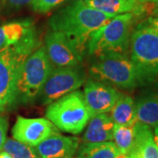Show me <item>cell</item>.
I'll use <instances>...</instances> for the list:
<instances>
[{"label":"cell","instance_id":"cell-1","mask_svg":"<svg viewBox=\"0 0 158 158\" xmlns=\"http://www.w3.org/2000/svg\"><path fill=\"white\" fill-rule=\"evenodd\" d=\"M113 17L88 6L84 0H79L56 12L49 19V26L52 30L64 34L83 55L90 34Z\"/></svg>","mask_w":158,"mask_h":158},{"label":"cell","instance_id":"cell-2","mask_svg":"<svg viewBox=\"0 0 158 158\" xmlns=\"http://www.w3.org/2000/svg\"><path fill=\"white\" fill-rule=\"evenodd\" d=\"M39 43L33 28L17 44L0 51V112L16 100L17 82L21 66Z\"/></svg>","mask_w":158,"mask_h":158},{"label":"cell","instance_id":"cell-3","mask_svg":"<svg viewBox=\"0 0 158 158\" xmlns=\"http://www.w3.org/2000/svg\"><path fill=\"white\" fill-rule=\"evenodd\" d=\"M130 60L139 84L146 85L158 77V34L146 23L140 24L130 37Z\"/></svg>","mask_w":158,"mask_h":158},{"label":"cell","instance_id":"cell-4","mask_svg":"<svg viewBox=\"0 0 158 158\" xmlns=\"http://www.w3.org/2000/svg\"><path fill=\"white\" fill-rule=\"evenodd\" d=\"M135 17L133 13L116 15L95 30L87 43L88 53L95 56L108 52L125 54L129 48Z\"/></svg>","mask_w":158,"mask_h":158},{"label":"cell","instance_id":"cell-5","mask_svg":"<svg viewBox=\"0 0 158 158\" xmlns=\"http://www.w3.org/2000/svg\"><path fill=\"white\" fill-rule=\"evenodd\" d=\"M46 117L61 131L72 135L83 132L90 118L83 92L74 90L48 105Z\"/></svg>","mask_w":158,"mask_h":158},{"label":"cell","instance_id":"cell-6","mask_svg":"<svg viewBox=\"0 0 158 158\" xmlns=\"http://www.w3.org/2000/svg\"><path fill=\"white\" fill-rule=\"evenodd\" d=\"M96 57L90 69L93 78L125 90L139 85L135 68L125 54L108 52Z\"/></svg>","mask_w":158,"mask_h":158},{"label":"cell","instance_id":"cell-7","mask_svg":"<svg viewBox=\"0 0 158 158\" xmlns=\"http://www.w3.org/2000/svg\"><path fill=\"white\" fill-rule=\"evenodd\" d=\"M53 70V65L46 53L45 47L33 51L23 62L17 82V97L20 102L32 101L40 91Z\"/></svg>","mask_w":158,"mask_h":158},{"label":"cell","instance_id":"cell-8","mask_svg":"<svg viewBox=\"0 0 158 158\" xmlns=\"http://www.w3.org/2000/svg\"><path fill=\"white\" fill-rule=\"evenodd\" d=\"M85 79V74L78 67L53 69L38 95L40 103L49 105L64 95L77 90L83 85Z\"/></svg>","mask_w":158,"mask_h":158},{"label":"cell","instance_id":"cell-9","mask_svg":"<svg viewBox=\"0 0 158 158\" xmlns=\"http://www.w3.org/2000/svg\"><path fill=\"white\" fill-rule=\"evenodd\" d=\"M58 128L45 118H24L19 116L11 129L14 140L36 147L48 137L58 134Z\"/></svg>","mask_w":158,"mask_h":158},{"label":"cell","instance_id":"cell-10","mask_svg":"<svg viewBox=\"0 0 158 158\" xmlns=\"http://www.w3.org/2000/svg\"><path fill=\"white\" fill-rule=\"evenodd\" d=\"M44 47L52 65L56 68L78 67L82 62L83 55L60 32L52 30L48 33Z\"/></svg>","mask_w":158,"mask_h":158},{"label":"cell","instance_id":"cell-11","mask_svg":"<svg viewBox=\"0 0 158 158\" xmlns=\"http://www.w3.org/2000/svg\"><path fill=\"white\" fill-rule=\"evenodd\" d=\"M119 95L120 92L109 84L89 80L85 86L83 96L90 118L96 114L109 113Z\"/></svg>","mask_w":158,"mask_h":158},{"label":"cell","instance_id":"cell-12","mask_svg":"<svg viewBox=\"0 0 158 158\" xmlns=\"http://www.w3.org/2000/svg\"><path fill=\"white\" fill-rule=\"evenodd\" d=\"M79 145L78 138L58 133L48 137L35 148L40 158H73Z\"/></svg>","mask_w":158,"mask_h":158},{"label":"cell","instance_id":"cell-13","mask_svg":"<svg viewBox=\"0 0 158 158\" xmlns=\"http://www.w3.org/2000/svg\"><path fill=\"white\" fill-rule=\"evenodd\" d=\"M84 2L91 8L113 16L124 13L140 16L151 10L154 11L156 8L155 4L151 2L142 3L135 0H85Z\"/></svg>","mask_w":158,"mask_h":158},{"label":"cell","instance_id":"cell-14","mask_svg":"<svg viewBox=\"0 0 158 158\" xmlns=\"http://www.w3.org/2000/svg\"><path fill=\"white\" fill-rule=\"evenodd\" d=\"M114 122L106 113H99L90 118L83 136L84 143L112 141Z\"/></svg>","mask_w":158,"mask_h":158},{"label":"cell","instance_id":"cell-15","mask_svg":"<svg viewBox=\"0 0 158 158\" xmlns=\"http://www.w3.org/2000/svg\"><path fill=\"white\" fill-rule=\"evenodd\" d=\"M135 141L133 152L138 158H158V146L150 127L136 122L135 124ZM131 151V152H132Z\"/></svg>","mask_w":158,"mask_h":158},{"label":"cell","instance_id":"cell-16","mask_svg":"<svg viewBox=\"0 0 158 158\" xmlns=\"http://www.w3.org/2000/svg\"><path fill=\"white\" fill-rule=\"evenodd\" d=\"M34 28L29 20L13 21L0 25V51L15 45Z\"/></svg>","mask_w":158,"mask_h":158},{"label":"cell","instance_id":"cell-17","mask_svg":"<svg viewBox=\"0 0 158 158\" xmlns=\"http://www.w3.org/2000/svg\"><path fill=\"white\" fill-rule=\"evenodd\" d=\"M136 120L148 127H158V93H149L135 103Z\"/></svg>","mask_w":158,"mask_h":158},{"label":"cell","instance_id":"cell-18","mask_svg":"<svg viewBox=\"0 0 158 158\" xmlns=\"http://www.w3.org/2000/svg\"><path fill=\"white\" fill-rule=\"evenodd\" d=\"M110 117L114 124L120 126H133L136 120L135 103L131 97L120 93L118 100L110 111Z\"/></svg>","mask_w":158,"mask_h":158},{"label":"cell","instance_id":"cell-19","mask_svg":"<svg viewBox=\"0 0 158 158\" xmlns=\"http://www.w3.org/2000/svg\"><path fill=\"white\" fill-rule=\"evenodd\" d=\"M76 158H118L121 153L113 141L79 145Z\"/></svg>","mask_w":158,"mask_h":158},{"label":"cell","instance_id":"cell-20","mask_svg":"<svg viewBox=\"0 0 158 158\" xmlns=\"http://www.w3.org/2000/svg\"><path fill=\"white\" fill-rule=\"evenodd\" d=\"M114 144L118 148L119 152L123 155H128L134 148L135 141V125L120 126L114 125L113 137Z\"/></svg>","mask_w":158,"mask_h":158},{"label":"cell","instance_id":"cell-21","mask_svg":"<svg viewBox=\"0 0 158 158\" xmlns=\"http://www.w3.org/2000/svg\"><path fill=\"white\" fill-rule=\"evenodd\" d=\"M3 150L12 158H40L35 147H32L14 139H6Z\"/></svg>","mask_w":158,"mask_h":158},{"label":"cell","instance_id":"cell-22","mask_svg":"<svg viewBox=\"0 0 158 158\" xmlns=\"http://www.w3.org/2000/svg\"><path fill=\"white\" fill-rule=\"evenodd\" d=\"M65 0H33L32 7L34 11L46 13L51 11L53 8L61 5Z\"/></svg>","mask_w":158,"mask_h":158},{"label":"cell","instance_id":"cell-23","mask_svg":"<svg viewBox=\"0 0 158 158\" xmlns=\"http://www.w3.org/2000/svg\"><path fill=\"white\" fill-rule=\"evenodd\" d=\"M8 129V122L5 117L0 116V151L3 150L4 144L6 141V133Z\"/></svg>","mask_w":158,"mask_h":158},{"label":"cell","instance_id":"cell-24","mask_svg":"<svg viewBox=\"0 0 158 158\" xmlns=\"http://www.w3.org/2000/svg\"><path fill=\"white\" fill-rule=\"evenodd\" d=\"M4 2L11 7H22L29 5L33 2V0H4Z\"/></svg>","mask_w":158,"mask_h":158},{"label":"cell","instance_id":"cell-25","mask_svg":"<svg viewBox=\"0 0 158 158\" xmlns=\"http://www.w3.org/2000/svg\"><path fill=\"white\" fill-rule=\"evenodd\" d=\"M146 24L148 26H149L151 28L155 30V32L158 34V17L155 16V17H149L146 21Z\"/></svg>","mask_w":158,"mask_h":158},{"label":"cell","instance_id":"cell-26","mask_svg":"<svg viewBox=\"0 0 158 158\" xmlns=\"http://www.w3.org/2000/svg\"><path fill=\"white\" fill-rule=\"evenodd\" d=\"M153 134H154V139H155V141H156V145L158 146V127H155V130H154Z\"/></svg>","mask_w":158,"mask_h":158},{"label":"cell","instance_id":"cell-27","mask_svg":"<svg viewBox=\"0 0 158 158\" xmlns=\"http://www.w3.org/2000/svg\"><path fill=\"white\" fill-rule=\"evenodd\" d=\"M0 158H12L8 154L7 152H6V151H4V150H2V151H0Z\"/></svg>","mask_w":158,"mask_h":158},{"label":"cell","instance_id":"cell-28","mask_svg":"<svg viewBox=\"0 0 158 158\" xmlns=\"http://www.w3.org/2000/svg\"><path fill=\"white\" fill-rule=\"evenodd\" d=\"M127 158H138L137 157V156L135 155V152H130L128 155H127Z\"/></svg>","mask_w":158,"mask_h":158},{"label":"cell","instance_id":"cell-29","mask_svg":"<svg viewBox=\"0 0 158 158\" xmlns=\"http://www.w3.org/2000/svg\"><path fill=\"white\" fill-rule=\"evenodd\" d=\"M153 13H154L156 16H157L158 17V6H156V8H155L154 11H153Z\"/></svg>","mask_w":158,"mask_h":158},{"label":"cell","instance_id":"cell-30","mask_svg":"<svg viewBox=\"0 0 158 158\" xmlns=\"http://www.w3.org/2000/svg\"><path fill=\"white\" fill-rule=\"evenodd\" d=\"M149 2H151L153 4H155L156 6H158V0H149Z\"/></svg>","mask_w":158,"mask_h":158},{"label":"cell","instance_id":"cell-31","mask_svg":"<svg viewBox=\"0 0 158 158\" xmlns=\"http://www.w3.org/2000/svg\"><path fill=\"white\" fill-rule=\"evenodd\" d=\"M135 1H138V2H142V3H144V2H149V0H135Z\"/></svg>","mask_w":158,"mask_h":158},{"label":"cell","instance_id":"cell-32","mask_svg":"<svg viewBox=\"0 0 158 158\" xmlns=\"http://www.w3.org/2000/svg\"><path fill=\"white\" fill-rule=\"evenodd\" d=\"M84 1H85V0H84Z\"/></svg>","mask_w":158,"mask_h":158}]
</instances>
